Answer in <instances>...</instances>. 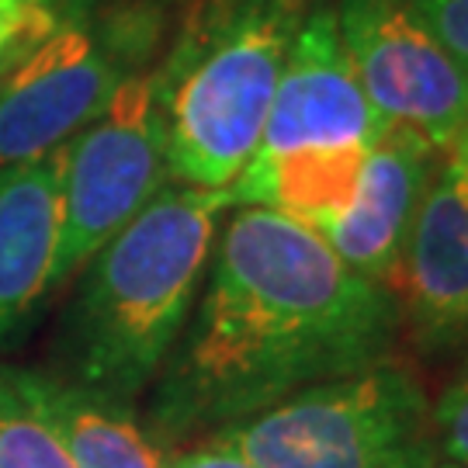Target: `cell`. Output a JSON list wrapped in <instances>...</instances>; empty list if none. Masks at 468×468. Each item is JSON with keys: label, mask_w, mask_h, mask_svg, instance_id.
I'll use <instances>...</instances> for the list:
<instances>
[{"label": "cell", "mask_w": 468, "mask_h": 468, "mask_svg": "<svg viewBox=\"0 0 468 468\" xmlns=\"http://www.w3.org/2000/svg\"><path fill=\"white\" fill-rule=\"evenodd\" d=\"M371 146H309L253 156L229 185L233 208H271L313 233H326L351 208Z\"/></svg>", "instance_id": "7c38bea8"}, {"label": "cell", "mask_w": 468, "mask_h": 468, "mask_svg": "<svg viewBox=\"0 0 468 468\" xmlns=\"http://www.w3.org/2000/svg\"><path fill=\"white\" fill-rule=\"evenodd\" d=\"M334 7L354 73L385 125L452 150L468 129V73L410 0H340Z\"/></svg>", "instance_id": "52a82bcc"}, {"label": "cell", "mask_w": 468, "mask_h": 468, "mask_svg": "<svg viewBox=\"0 0 468 468\" xmlns=\"http://www.w3.org/2000/svg\"><path fill=\"white\" fill-rule=\"evenodd\" d=\"M305 0H195L153 69L170 181L229 191L253 160Z\"/></svg>", "instance_id": "3957f363"}, {"label": "cell", "mask_w": 468, "mask_h": 468, "mask_svg": "<svg viewBox=\"0 0 468 468\" xmlns=\"http://www.w3.org/2000/svg\"><path fill=\"white\" fill-rule=\"evenodd\" d=\"M458 139H462V146H465V153H468V129L462 135H458Z\"/></svg>", "instance_id": "ffe728a7"}, {"label": "cell", "mask_w": 468, "mask_h": 468, "mask_svg": "<svg viewBox=\"0 0 468 468\" xmlns=\"http://www.w3.org/2000/svg\"><path fill=\"white\" fill-rule=\"evenodd\" d=\"M434 468H468V465H454V462H437Z\"/></svg>", "instance_id": "d6986e66"}, {"label": "cell", "mask_w": 468, "mask_h": 468, "mask_svg": "<svg viewBox=\"0 0 468 468\" xmlns=\"http://www.w3.org/2000/svg\"><path fill=\"white\" fill-rule=\"evenodd\" d=\"M21 382L63 437L73 468H164L160 448L135 423L133 406H118L63 375L21 368Z\"/></svg>", "instance_id": "4fadbf2b"}, {"label": "cell", "mask_w": 468, "mask_h": 468, "mask_svg": "<svg viewBox=\"0 0 468 468\" xmlns=\"http://www.w3.org/2000/svg\"><path fill=\"white\" fill-rule=\"evenodd\" d=\"M388 292L420 351H448L468 336V153L462 139L437 160Z\"/></svg>", "instance_id": "ba28073f"}, {"label": "cell", "mask_w": 468, "mask_h": 468, "mask_svg": "<svg viewBox=\"0 0 468 468\" xmlns=\"http://www.w3.org/2000/svg\"><path fill=\"white\" fill-rule=\"evenodd\" d=\"M0 468H73L63 437L25 392L21 368L0 365Z\"/></svg>", "instance_id": "5bb4252c"}, {"label": "cell", "mask_w": 468, "mask_h": 468, "mask_svg": "<svg viewBox=\"0 0 468 468\" xmlns=\"http://www.w3.org/2000/svg\"><path fill=\"white\" fill-rule=\"evenodd\" d=\"M399 330L392 292L347 268L319 233L271 208H236L150 385L146 434L156 448L216 434L385 361Z\"/></svg>", "instance_id": "6da1fadb"}, {"label": "cell", "mask_w": 468, "mask_h": 468, "mask_svg": "<svg viewBox=\"0 0 468 468\" xmlns=\"http://www.w3.org/2000/svg\"><path fill=\"white\" fill-rule=\"evenodd\" d=\"M410 7L468 73V0H410Z\"/></svg>", "instance_id": "e0dca14e"}, {"label": "cell", "mask_w": 468, "mask_h": 468, "mask_svg": "<svg viewBox=\"0 0 468 468\" xmlns=\"http://www.w3.org/2000/svg\"><path fill=\"white\" fill-rule=\"evenodd\" d=\"M67 0H0V69L49 32Z\"/></svg>", "instance_id": "9a60e30c"}, {"label": "cell", "mask_w": 468, "mask_h": 468, "mask_svg": "<svg viewBox=\"0 0 468 468\" xmlns=\"http://www.w3.org/2000/svg\"><path fill=\"white\" fill-rule=\"evenodd\" d=\"M164 28L156 0L108 11L67 0L49 32L0 69V164L49 156L87 129L118 87L150 69Z\"/></svg>", "instance_id": "277c9868"}, {"label": "cell", "mask_w": 468, "mask_h": 468, "mask_svg": "<svg viewBox=\"0 0 468 468\" xmlns=\"http://www.w3.org/2000/svg\"><path fill=\"white\" fill-rule=\"evenodd\" d=\"M226 444L253 468H434L431 402L413 371L385 357L313 385L250 420L222 427Z\"/></svg>", "instance_id": "5b68a950"}, {"label": "cell", "mask_w": 468, "mask_h": 468, "mask_svg": "<svg viewBox=\"0 0 468 468\" xmlns=\"http://www.w3.org/2000/svg\"><path fill=\"white\" fill-rule=\"evenodd\" d=\"M441 156L417 133L388 125L365 160L351 208L319 233L326 247L361 278L388 288Z\"/></svg>", "instance_id": "30bf717a"}, {"label": "cell", "mask_w": 468, "mask_h": 468, "mask_svg": "<svg viewBox=\"0 0 468 468\" xmlns=\"http://www.w3.org/2000/svg\"><path fill=\"white\" fill-rule=\"evenodd\" d=\"M63 236L59 150L0 164V351L11 347L52 292Z\"/></svg>", "instance_id": "8fae6325"}, {"label": "cell", "mask_w": 468, "mask_h": 468, "mask_svg": "<svg viewBox=\"0 0 468 468\" xmlns=\"http://www.w3.org/2000/svg\"><path fill=\"white\" fill-rule=\"evenodd\" d=\"M229 208V191L167 185L90 257L67 316L63 378L135 410L187 326Z\"/></svg>", "instance_id": "7a4b0ae2"}, {"label": "cell", "mask_w": 468, "mask_h": 468, "mask_svg": "<svg viewBox=\"0 0 468 468\" xmlns=\"http://www.w3.org/2000/svg\"><path fill=\"white\" fill-rule=\"evenodd\" d=\"M431 431L441 462L468 465V365L431 406Z\"/></svg>", "instance_id": "2e32d148"}, {"label": "cell", "mask_w": 468, "mask_h": 468, "mask_svg": "<svg viewBox=\"0 0 468 468\" xmlns=\"http://www.w3.org/2000/svg\"><path fill=\"white\" fill-rule=\"evenodd\" d=\"M164 468H253V465L247 458H239L236 452H229L226 444L205 437V444H198V448L170 454L167 462H164Z\"/></svg>", "instance_id": "ac0fdd59"}, {"label": "cell", "mask_w": 468, "mask_h": 468, "mask_svg": "<svg viewBox=\"0 0 468 468\" xmlns=\"http://www.w3.org/2000/svg\"><path fill=\"white\" fill-rule=\"evenodd\" d=\"M385 129L388 125L371 108L344 49L336 7H309L292 38L257 153L271 156L309 146H375Z\"/></svg>", "instance_id": "9c48e42d"}, {"label": "cell", "mask_w": 468, "mask_h": 468, "mask_svg": "<svg viewBox=\"0 0 468 468\" xmlns=\"http://www.w3.org/2000/svg\"><path fill=\"white\" fill-rule=\"evenodd\" d=\"M63 236L52 292L112 243L170 185L167 129L156 108L153 69L118 87L112 104L59 146Z\"/></svg>", "instance_id": "8992f818"}]
</instances>
